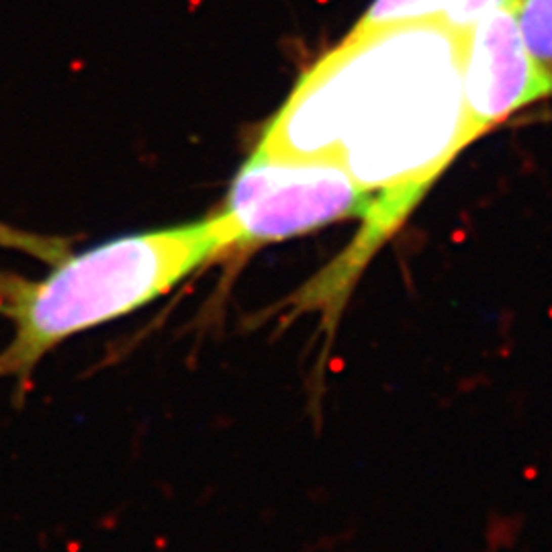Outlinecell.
Listing matches in <instances>:
<instances>
[{
	"mask_svg": "<svg viewBox=\"0 0 552 552\" xmlns=\"http://www.w3.org/2000/svg\"><path fill=\"white\" fill-rule=\"evenodd\" d=\"M454 5L456 0H374L348 35H362L413 21H448Z\"/></svg>",
	"mask_w": 552,
	"mask_h": 552,
	"instance_id": "5b68a950",
	"label": "cell"
},
{
	"mask_svg": "<svg viewBox=\"0 0 552 552\" xmlns=\"http://www.w3.org/2000/svg\"><path fill=\"white\" fill-rule=\"evenodd\" d=\"M0 245L21 249V252L35 256L47 264H58L64 256L70 254L68 243L58 237H45L31 231H23L17 227H11L7 223H0Z\"/></svg>",
	"mask_w": 552,
	"mask_h": 552,
	"instance_id": "52a82bcc",
	"label": "cell"
},
{
	"mask_svg": "<svg viewBox=\"0 0 552 552\" xmlns=\"http://www.w3.org/2000/svg\"><path fill=\"white\" fill-rule=\"evenodd\" d=\"M516 15L530 54L552 70V0H516Z\"/></svg>",
	"mask_w": 552,
	"mask_h": 552,
	"instance_id": "8992f818",
	"label": "cell"
},
{
	"mask_svg": "<svg viewBox=\"0 0 552 552\" xmlns=\"http://www.w3.org/2000/svg\"><path fill=\"white\" fill-rule=\"evenodd\" d=\"M227 252L229 235L215 213L68 254L39 280L0 272V315L15 327L0 350V378L27 389L39 362L62 342L154 303Z\"/></svg>",
	"mask_w": 552,
	"mask_h": 552,
	"instance_id": "7a4b0ae2",
	"label": "cell"
},
{
	"mask_svg": "<svg viewBox=\"0 0 552 552\" xmlns=\"http://www.w3.org/2000/svg\"><path fill=\"white\" fill-rule=\"evenodd\" d=\"M462 86L475 139L516 111L552 96V70L530 54L516 0L485 13L466 29Z\"/></svg>",
	"mask_w": 552,
	"mask_h": 552,
	"instance_id": "277c9868",
	"label": "cell"
},
{
	"mask_svg": "<svg viewBox=\"0 0 552 552\" xmlns=\"http://www.w3.org/2000/svg\"><path fill=\"white\" fill-rule=\"evenodd\" d=\"M376 194L323 162L274 160L258 149L237 170L219 217L229 252L305 235L323 225L368 219Z\"/></svg>",
	"mask_w": 552,
	"mask_h": 552,
	"instance_id": "3957f363",
	"label": "cell"
},
{
	"mask_svg": "<svg viewBox=\"0 0 552 552\" xmlns=\"http://www.w3.org/2000/svg\"><path fill=\"white\" fill-rule=\"evenodd\" d=\"M505 3H512V0H456L454 11L448 17V23L460 29H469L479 17Z\"/></svg>",
	"mask_w": 552,
	"mask_h": 552,
	"instance_id": "ba28073f",
	"label": "cell"
},
{
	"mask_svg": "<svg viewBox=\"0 0 552 552\" xmlns=\"http://www.w3.org/2000/svg\"><path fill=\"white\" fill-rule=\"evenodd\" d=\"M464 49L466 29L442 19L346 35L299 78L262 133L258 152L331 164L376 194L358 237L307 284L319 309L344 311L368 260L475 141Z\"/></svg>",
	"mask_w": 552,
	"mask_h": 552,
	"instance_id": "6da1fadb",
	"label": "cell"
}]
</instances>
